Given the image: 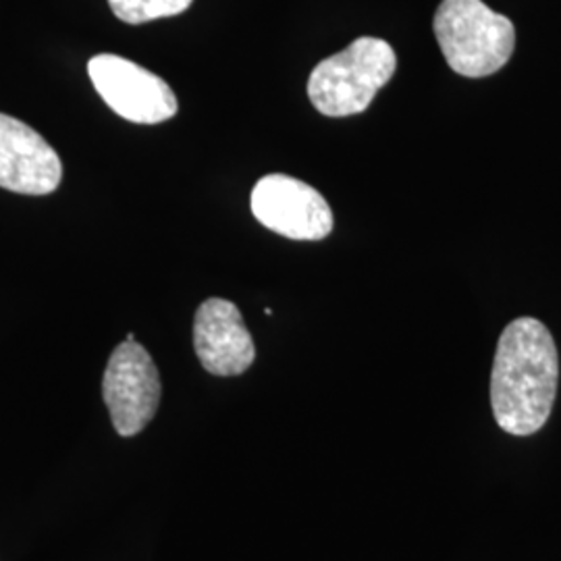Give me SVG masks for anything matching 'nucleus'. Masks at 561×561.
Segmentation results:
<instances>
[{
    "instance_id": "f257e3e1",
    "label": "nucleus",
    "mask_w": 561,
    "mask_h": 561,
    "mask_svg": "<svg viewBox=\"0 0 561 561\" xmlns=\"http://www.w3.org/2000/svg\"><path fill=\"white\" fill-rule=\"evenodd\" d=\"M560 381L558 347L549 329L522 317L503 329L491 373V408L505 433L528 437L541 431Z\"/></svg>"
},
{
    "instance_id": "7ed1b4c3",
    "label": "nucleus",
    "mask_w": 561,
    "mask_h": 561,
    "mask_svg": "<svg viewBox=\"0 0 561 561\" xmlns=\"http://www.w3.org/2000/svg\"><path fill=\"white\" fill-rule=\"evenodd\" d=\"M398 57L389 42L364 36L321 60L308 80V99L324 117L364 113L391 81Z\"/></svg>"
},
{
    "instance_id": "39448f33",
    "label": "nucleus",
    "mask_w": 561,
    "mask_h": 561,
    "mask_svg": "<svg viewBox=\"0 0 561 561\" xmlns=\"http://www.w3.org/2000/svg\"><path fill=\"white\" fill-rule=\"evenodd\" d=\"M88 76L102 101L123 119L157 125L173 119L180 111L178 96L167 81L119 55L92 57Z\"/></svg>"
},
{
    "instance_id": "423d86ee",
    "label": "nucleus",
    "mask_w": 561,
    "mask_h": 561,
    "mask_svg": "<svg viewBox=\"0 0 561 561\" xmlns=\"http://www.w3.org/2000/svg\"><path fill=\"white\" fill-rule=\"evenodd\" d=\"M250 206L261 225L289 240L319 241L333 231V210L321 192L283 173L264 175Z\"/></svg>"
},
{
    "instance_id": "9d476101",
    "label": "nucleus",
    "mask_w": 561,
    "mask_h": 561,
    "mask_svg": "<svg viewBox=\"0 0 561 561\" xmlns=\"http://www.w3.org/2000/svg\"><path fill=\"white\" fill-rule=\"evenodd\" d=\"M125 341H136V335H134V333H127Z\"/></svg>"
},
{
    "instance_id": "1a4fd4ad",
    "label": "nucleus",
    "mask_w": 561,
    "mask_h": 561,
    "mask_svg": "<svg viewBox=\"0 0 561 561\" xmlns=\"http://www.w3.org/2000/svg\"><path fill=\"white\" fill-rule=\"evenodd\" d=\"M192 2L194 0H108V7L121 21L141 25L148 21L181 15Z\"/></svg>"
},
{
    "instance_id": "f03ea898",
    "label": "nucleus",
    "mask_w": 561,
    "mask_h": 561,
    "mask_svg": "<svg viewBox=\"0 0 561 561\" xmlns=\"http://www.w3.org/2000/svg\"><path fill=\"white\" fill-rule=\"evenodd\" d=\"M443 57L463 78H489L512 59L516 27L482 0H443L433 20Z\"/></svg>"
},
{
    "instance_id": "6e6552de",
    "label": "nucleus",
    "mask_w": 561,
    "mask_h": 561,
    "mask_svg": "<svg viewBox=\"0 0 561 561\" xmlns=\"http://www.w3.org/2000/svg\"><path fill=\"white\" fill-rule=\"evenodd\" d=\"M194 350L204 370L215 377L243 375L256 358L254 340L233 301H202L194 319Z\"/></svg>"
},
{
    "instance_id": "0eeeda50",
    "label": "nucleus",
    "mask_w": 561,
    "mask_h": 561,
    "mask_svg": "<svg viewBox=\"0 0 561 561\" xmlns=\"http://www.w3.org/2000/svg\"><path fill=\"white\" fill-rule=\"evenodd\" d=\"M60 180L57 150L23 121L0 113V187L23 196H46Z\"/></svg>"
},
{
    "instance_id": "20e7f679",
    "label": "nucleus",
    "mask_w": 561,
    "mask_h": 561,
    "mask_svg": "<svg viewBox=\"0 0 561 561\" xmlns=\"http://www.w3.org/2000/svg\"><path fill=\"white\" fill-rule=\"evenodd\" d=\"M161 375L138 341H123L111 354L102 398L121 437H134L154 419L161 403Z\"/></svg>"
}]
</instances>
